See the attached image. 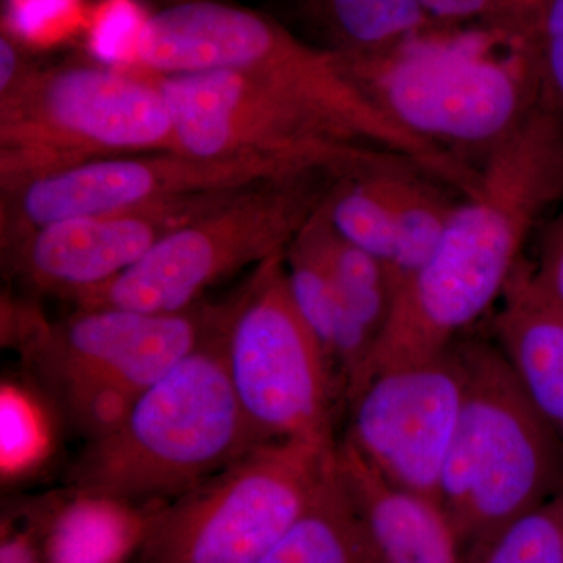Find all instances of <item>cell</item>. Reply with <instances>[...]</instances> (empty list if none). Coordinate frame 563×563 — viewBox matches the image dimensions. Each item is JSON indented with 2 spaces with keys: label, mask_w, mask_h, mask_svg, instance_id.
Masks as SVG:
<instances>
[{
  "label": "cell",
  "mask_w": 563,
  "mask_h": 563,
  "mask_svg": "<svg viewBox=\"0 0 563 563\" xmlns=\"http://www.w3.org/2000/svg\"><path fill=\"white\" fill-rule=\"evenodd\" d=\"M477 169L476 190L454 203L431 257L393 298L354 395L380 369L450 350L501 301L537 222L563 199V125L539 107Z\"/></svg>",
  "instance_id": "6da1fadb"
},
{
  "label": "cell",
  "mask_w": 563,
  "mask_h": 563,
  "mask_svg": "<svg viewBox=\"0 0 563 563\" xmlns=\"http://www.w3.org/2000/svg\"><path fill=\"white\" fill-rule=\"evenodd\" d=\"M135 65L154 76L220 69L251 74L312 110L352 143L401 155L462 195L477 181V169L433 150L377 109L335 54L258 11L187 0L150 14Z\"/></svg>",
  "instance_id": "7a4b0ae2"
},
{
  "label": "cell",
  "mask_w": 563,
  "mask_h": 563,
  "mask_svg": "<svg viewBox=\"0 0 563 563\" xmlns=\"http://www.w3.org/2000/svg\"><path fill=\"white\" fill-rule=\"evenodd\" d=\"M336 57L402 131L468 166L542 106L528 49L485 24L432 27L377 54Z\"/></svg>",
  "instance_id": "3957f363"
},
{
  "label": "cell",
  "mask_w": 563,
  "mask_h": 563,
  "mask_svg": "<svg viewBox=\"0 0 563 563\" xmlns=\"http://www.w3.org/2000/svg\"><path fill=\"white\" fill-rule=\"evenodd\" d=\"M222 312L209 335L139 396L124 420L87 442L69 479L87 498H179L257 446L233 391Z\"/></svg>",
  "instance_id": "277c9868"
},
{
  "label": "cell",
  "mask_w": 563,
  "mask_h": 563,
  "mask_svg": "<svg viewBox=\"0 0 563 563\" xmlns=\"http://www.w3.org/2000/svg\"><path fill=\"white\" fill-rule=\"evenodd\" d=\"M465 396L440 483L462 543L481 544L563 487V448L495 343L461 342Z\"/></svg>",
  "instance_id": "5b68a950"
},
{
  "label": "cell",
  "mask_w": 563,
  "mask_h": 563,
  "mask_svg": "<svg viewBox=\"0 0 563 563\" xmlns=\"http://www.w3.org/2000/svg\"><path fill=\"white\" fill-rule=\"evenodd\" d=\"M221 303L177 313L77 309L57 322L25 312L22 354L66 422L87 439L113 431L144 390L201 344Z\"/></svg>",
  "instance_id": "8992f818"
},
{
  "label": "cell",
  "mask_w": 563,
  "mask_h": 563,
  "mask_svg": "<svg viewBox=\"0 0 563 563\" xmlns=\"http://www.w3.org/2000/svg\"><path fill=\"white\" fill-rule=\"evenodd\" d=\"M168 103L152 74L33 70L0 99V185L118 155L173 151Z\"/></svg>",
  "instance_id": "52a82bcc"
},
{
  "label": "cell",
  "mask_w": 563,
  "mask_h": 563,
  "mask_svg": "<svg viewBox=\"0 0 563 563\" xmlns=\"http://www.w3.org/2000/svg\"><path fill=\"white\" fill-rule=\"evenodd\" d=\"M325 179L335 177L307 174L243 188L163 236L128 272L69 301L79 309L184 312L218 282L285 254L320 209L332 184Z\"/></svg>",
  "instance_id": "ba28073f"
},
{
  "label": "cell",
  "mask_w": 563,
  "mask_h": 563,
  "mask_svg": "<svg viewBox=\"0 0 563 563\" xmlns=\"http://www.w3.org/2000/svg\"><path fill=\"white\" fill-rule=\"evenodd\" d=\"M335 448L257 444L155 515L139 563H261L312 503Z\"/></svg>",
  "instance_id": "9c48e42d"
},
{
  "label": "cell",
  "mask_w": 563,
  "mask_h": 563,
  "mask_svg": "<svg viewBox=\"0 0 563 563\" xmlns=\"http://www.w3.org/2000/svg\"><path fill=\"white\" fill-rule=\"evenodd\" d=\"M222 351L257 443L335 444L331 365L288 290L285 254L257 265L225 301Z\"/></svg>",
  "instance_id": "30bf717a"
},
{
  "label": "cell",
  "mask_w": 563,
  "mask_h": 563,
  "mask_svg": "<svg viewBox=\"0 0 563 563\" xmlns=\"http://www.w3.org/2000/svg\"><path fill=\"white\" fill-rule=\"evenodd\" d=\"M155 79L172 114L173 151L181 154L273 158L333 177L412 163L352 143L312 110L251 74L199 70Z\"/></svg>",
  "instance_id": "8fae6325"
},
{
  "label": "cell",
  "mask_w": 563,
  "mask_h": 563,
  "mask_svg": "<svg viewBox=\"0 0 563 563\" xmlns=\"http://www.w3.org/2000/svg\"><path fill=\"white\" fill-rule=\"evenodd\" d=\"M307 174L317 173L273 158H201L177 151L96 158L2 188V250L51 222Z\"/></svg>",
  "instance_id": "7c38bea8"
},
{
  "label": "cell",
  "mask_w": 563,
  "mask_h": 563,
  "mask_svg": "<svg viewBox=\"0 0 563 563\" xmlns=\"http://www.w3.org/2000/svg\"><path fill=\"white\" fill-rule=\"evenodd\" d=\"M466 368L461 342L422 361L372 374L347 401L346 442L385 479L440 501Z\"/></svg>",
  "instance_id": "4fadbf2b"
},
{
  "label": "cell",
  "mask_w": 563,
  "mask_h": 563,
  "mask_svg": "<svg viewBox=\"0 0 563 563\" xmlns=\"http://www.w3.org/2000/svg\"><path fill=\"white\" fill-rule=\"evenodd\" d=\"M236 191L203 192L139 209L51 222L3 252L11 269L29 287L70 299L128 272L163 236Z\"/></svg>",
  "instance_id": "5bb4252c"
},
{
  "label": "cell",
  "mask_w": 563,
  "mask_h": 563,
  "mask_svg": "<svg viewBox=\"0 0 563 563\" xmlns=\"http://www.w3.org/2000/svg\"><path fill=\"white\" fill-rule=\"evenodd\" d=\"M335 455L384 563H461L462 540L442 503L385 479L346 440Z\"/></svg>",
  "instance_id": "9a60e30c"
},
{
  "label": "cell",
  "mask_w": 563,
  "mask_h": 563,
  "mask_svg": "<svg viewBox=\"0 0 563 563\" xmlns=\"http://www.w3.org/2000/svg\"><path fill=\"white\" fill-rule=\"evenodd\" d=\"M492 328L518 384L563 448V309L539 290L525 261Z\"/></svg>",
  "instance_id": "2e32d148"
},
{
  "label": "cell",
  "mask_w": 563,
  "mask_h": 563,
  "mask_svg": "<svg viewBox=\"0 0 563 563\" xmlns=\"http://www.w3.org/2000/svg\"><path fill=\"white\" fill-rule=\"evenodd\" d=\"M261 563H384L335 454L312 503Z\"/></svg>",
  "instance_id": "e0dca14e"
},
{
  "label": "cell",
  "mask_w": 563,
  "mask_h": 563,
  "mask_svg": "<svg viewBox=\"0 0 563 563\" xmlns=\"http://www.w3.org/2000/svg\"><path fill=\"white\" fill-rule=\"evenodd\" d=\"M299 21L321 41V49L358 57L390 49L418 33L439 27L418 0H291Z\"/></svg>",
  "instance_id": "ac0fdd59"
},
{
  "label": "cell",
  "mask_w": 563,
  "mask_h": 563,
  "mask_svg": "<svg viewBox=\"0 0 563 563\" xmlns=\"http://www.w3.org/2000/svg\"><path fill=\"white\" fill-rule=\"evenodd\" d=\"M303 229L320 252L331 276L361 357L362 374L355 391L390 317V280L383 263L342 239L322 217L320 209L314 211Z\"/></svg>",
  "instance_id": "d6986e66"
},
{
  "label": "cell",
  "mask_w": 563,
  "mask_h": 563,
  "mask_svg": "<svg viewBox=\"0 0 563 563\" xmlns=\"http://www.w3.org/2000/svg\"><path fill=\"white\" fill-rule=\"evenodd\" d=\"M412 169L421 172L410 163L380 172L395 233V250L387 268L391 301L431 257L455 203Z\"/></svg>",
  "instance_id": "ffe728a7"
},
{
  "label": "cell",
  "mask_w": 563,
  "mask_h": 563,
  "mask_svg": "<svg viewBox=\"0 0 563 563\" xmlns=\"http://www.w3.org/2000/svg\"><path fill=\"white\" fill-rule=\"evenodd\" d=\"M387 166L336 177L320 206L333 231L383 263L385 272L395 250L390 209L380 181V172Z\"/></svg>",
  "instance_id": "44dd1931"
},
{
  "label": "cell",
  "mask_w": 563,
  "mask_h": 563,
  "mask_svg": "<svg viewBox=\"0 0 563 563\" xmlns=\"http://www.w3.org/2000/svg\"><path fill=\"white\" fill-rule=\"evenodd\" d=\"M483 24L514 36L528 49L540 103L563 125V0H509Z\"/></svg>",
  "instance_id": "7402d4cb"
},
{
  "label": "cell",
  "mask_w": 563,
  "mask_h": 563,
  "mask_svg": "<svg viewBox=\"0 0 563 563\" xmlns=\"http://www.w3.org/2000/svg\"><path fill=\"white\" fill-rule=\"evenodd\" d=\"M474 563H563L558 499L515 518L477 548Z\"/></svg>",
  "instance_id": "603a6c76"
},
{
  "label": "cell",
  "mask_w": 563,
  "mask_h": 563,
  "mask_svg": "<svg viewBox=\"0 0 563 563\" xmlns=\"http://www.w3.org/2000/svg\"><path fill=\"white\" fill-rule=\"evenodd\" d=\"M2 31L20 43L52 46L88 27L84 0H5Z\"/></svg>",
  "instance_id": "cb8c5ba5"
},
{
  "label": "cell",
  "mask_w": 563,
  "mask_h": 563,
  "mask_svg": "<svg viewBox=\"0 0 563 563\" xmlns=\"http://www.w3.org/2000/svg\"><path fill=\"white\" fill-rule=\"evenodd\" d=\"M147 18L135 0H102L88 21L92 52L106 60L135 65Z\"/></svg>",
  "instance_id": "d4e9b609"
},
{
  "label": "cell",
  "mask_w": 563,
  "mask_h": 563,
  "mask_svg": "<svg viewBox=\"0 0 563 563\" xmlns=\"http://www.w3.org/2000/svg\"><path fill=\"white\" fill-rule=\"evenodd\" d=\"M528 268L539 290L563 309V213L548 233L539 261Z\"/></svg>",
  "instance_id": "484cf974"
},
{
  "label": "cell",
  "mask_w": 563,
  "mask_h": 563,
  "mask_svg": "<svg viewBox=\"0 0 563 563\" xmlns=\"http://www.w3.org/2000/svg\"><path fill=\"white\" fill-rule=\"evenodd\" d=\"M429 20L439 27H454L466 21H487L509 0H418Z\"/></svg>",
  "instance_id": "4316f807"
},
{
  "label": "cell",
  "mask_w": 563,
  "mask_h": 563,
  "mask_svg": "<svg viewBox=\"0 0 563 563\" xmlns=\"http://www.w3.org/2000/svg\"><path fill=\"white\" fill-rule=\"evenodd\" d=\"M32 69L25 60L21 43L9 32L0 35V99L9 98L32 76Z\"/></svg>",
  "instance_id": "83f0119b"
},
{
  "label": "cell",
  "mask_w": 563,
  "mask_h": 563,
  "mask_svg": "<svg viewBox=\"0 0 563 563\" xmlns=\"http://www.w3.org/2000/svg\"><path fill=\"white\" fill-rule=\"evenodd\" d=\"M0 563H38L32 537L16 533L3 539L0 548Z\"/></svg>",
  "instance_id": "f1b7e54d"
},
{
  "label": "cell",
  "mask_w": 563,
  "mask_h": 563,
  "mask_svg": "<svg viewBox=\"0 0 563 563\" xmlns=\"http://www.w3.org/2000/svg\"><path fill=\"white\" fill-rule=\"evenodd\" d=\"M555 499H558L559 510H561L563 521V487L562 490L558 493V496H555Z\"/></svg>",
  "instance_id": "f546056e"
}]
</instances>
